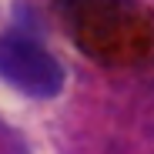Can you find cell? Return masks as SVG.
Masks as SVG:
<instances>
[{"instance_id": "1", "label": "cell", "mask_w": 154, "mask_h": 154, "mask_svg": "<svg viewBox=\"0 0 154 154\" xmlns=\"http://www.w3.org/2000/svg\"><path fill=\"white\" fill-rule=\"evenodd\" d=\"M0 77L30 97H57L64 87V67L57 57L23 34L0 37Z\"/></svg>"}]
</instances>
